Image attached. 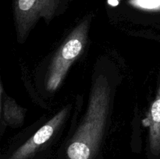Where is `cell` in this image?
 <instances>
[{"label": "cell", "mask_w": 160, "mask_h": 159, "mask_svg": "<svg viewBox=\"0 0 160 159\" xmlns=\"http://www.w3.org/2000/svg\"><path fill=\"white\" fill-rule=\"evenodd\" d=\"M109 88L106 80H97L84 121L66 151V159H95L106 119Z\"/></svg>", "instance_id": "cell-1"}, {"label": "cell", "mask_w": 160, "mask_h": 159, "mask_svg": "<svg viewBox=\"0 0 160 159\" xmlns=\"http://www.w3.org/2000/svg\"><path fill=\"white\" fill-rule=\"evenodd\" d=\"M88 22L80 24L70 34L62 48L53 59L47 78V89L53 91L58 88L72 62L82 51L87 39Z\"/></svg>", "instance_id": "cell-2"}, {"label": "cell", "mask_w": 160, "mask_h": 159, "mask_svg": "<svg viewBox=\"0 0 160 159\" xmlns=\"http://www.w3.org/2000/svg\"><path fill=\"white\" fill-rule=\"evenodd\" d=\"M59 0H17L15 19L18 38L24 39L40 17L51 18Z\"/></svg>", "instance_id": "cell-3"}, {"label": "cell", "mask_w": 160, "mask_h": 159, "mask_svg": "<svg viewBox=\"0 0 160 159\" xmlns=\"http://www.w3.org/2000/svg\"><path fill=\"white\" fill-rule=\"evenodd\" d=\"M67 113V109H63L55 115L45 126L38 129L32 137L27 140L23 144L12 151L5 159H33L39 151L41 147L45 144L52 137L54 131L59 126Z\"/></svg>", "instance_id": "cell-4"}, {"label": "cell", "mask_w": 160, "mask_h": 159, "mask_svg": "<svg viewBox=\"0 0 160 159\" xmlns=\"http://www.w3.org/2000/svg\"><path fill=\"white\" fill-rule=\"evenodd\" d=\"M149 151L153 157L160 155V88L151 109Z\"/></svg>", "instance_id": "cell-5"}, {"label": "cell", "mask_w": 160, "mask_h": 159, "mask_svg": "<svg viewBox=\"0 0 160 159\" xmlns=\"http://www.w3.org/2000/svg\"><path fill=\"white\" fill-rule=\"evenodd\" d=\"M132 4L142 9H160V0H132Z\"/></svg>", "instance_id": "cell-6"}, {"label": "cell", "mask_w": 160, "mask_h": 159, "mask_svg": "<svg viewBox=\"0 0 160 159\" xmlns=\"http://www.w3.org/2000/svg\"><path fill=\"white\" fill-rule=\"evenodd\" d=\"M109 3L111 6H117L118 4V1L117 0H109Z\"/></svg>", "instance_id": "cell-7"}]
</instances>
